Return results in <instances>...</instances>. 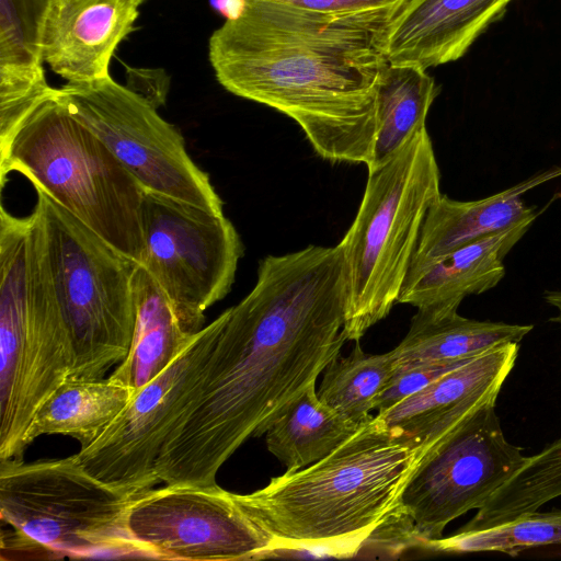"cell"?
<instances>
[{"instance_id": "cell-1", "label": "cell", "mask_w": 561, "mask_h": 561, "mask_svg": "<svg viewBox=\"0 0 561 561\" xmlns=\"http://www.w3.org/2000/svg\"><path fill=\"white\" fill-rule=\"evenodd\" d=\"M346 301L339 244L262 259L252 290L226 310L201 390L157 458L160 481L215 484L233 453L341 355Z\"/></svg>"}, {"instance_id": "cell-2", "label": "cell", "mask_w": 561, "mask_h": 561, "mask_svg": "<svg viewBox=\"0 0 561 561\" xmlns=\"http://www.w3.org/2000/svg\"><path fill=\"white\" fill-rule=\"evenodd\" d=\"M396 16L243 0L210 36L209 60L227 91L294 119L322 159L367 165Z\"/></svg>"}, {"instance_id": "cell-3", "label": "cell", "mask_w": 561, "mask_h": 561, "mask_svg": "<svg viewBox=\"0 0 561 561\" xmlns=\"http://www.w3.org/2000/svg\"><path fill=\"white\" fill-rule=\"evenodd\" d=\"M427 449L374 415L324 458L286 470L262 489L239 494L274 551L322 550L355 557L398 505Z\"/></svg>"}, {"instance_id": "cell-4", "label": "cell", "mask_w": 561, "mask_h": 561, "mask_svg": "<svg viewBox=\"0 0 561 561\" xmlns=\"http://www.w3.org/2000/svg\"><path fill=\"white\" fill-rule=\"evenodd\" d=\"M43 218L0 211V460L23 459L32 420L71 371Z\"/></svg>"}, {"instance_id": "cell-5", "label": "cell", "mask_w": 561, "mask_h": 561, "mask_svg": "<svg viewBox=\"0 0 561 561\" xmlns=\"http://www.w3.org/2000/svg\"><path fill=\"white\" fill-rule=\"evenodd\" d=\"M24 175L87 227L140 265L144 190L69 112L59 89L39 103L0 148V182Z\"/></svg>"}, {"instance_id": "cell-6", "label": "cell", "mask_w": 561, "mask_h": 561, "mask_svg": "<svg viewBox=\"0 0 561 561\" xmlns=\"http://www.w3.org/2000/svg\"><path fill=\"white\" fill-rule=\"evenodd\" d=\"M440 195L426 126L389 160L368 170L358 211L339 243L347 285V341H359L398 302L424 220Z\"/></svg>"}, {"instance_id": "cell-7", "label": "cell", "mask_w": 561, "mask_h": 561, "mask_svg": "<svg viewBox=\"0 0 561 561\" xmlns=\"http://www.w3.org/2000/svg\"><path fill=\"white\" fill-rule=\"evenodd\" d=\"M135 497L92 476L75 455L0 460L1 552L35 558L136 557L126 517Z\"/></svg>"}, {"instance_id": "cell-8", "label": "cell", "mask_w": 561, "mask_h": 561, "mask_svg": "<svg viewBox=\"0 0 561 561\" xmlns=\"http://www.w3.org/2000/svg\"><path fill=\"white\" fill-rule=\"evenodd\" d=\"M36 192L56 295L71 342L68 378H103L130 350L136 320L133 278L139 263Z\"/></svg>"}, {"instance_id": "cell-9", "label": "cell", "mask_w": 561, "mask_h": 561, "mask_svg": "<svg viewBox=\"0 0 561 561\" xmlns=\"http://www.w3.org/2000/svg\"><path fill=\"white\" fill-rule=\"evenodd\" d=\"M59 93L70 114L111 151L144 191L224 214L209 175L188 156L178 129L150 102L111 76L67 82Z\"/></svg>"}, {"instance_id": "cell-10", "label": "cell", "mask_w": 561, "mask_h": 561, "mask_svg": "<svg viewBox=\"0 0 561 561\" xmlns=\"http://www.w3.org/2000/svg\"><path fill=\"white\" fill-rule=\"evenodd\" d=\"M225 320L226 310L198 331L161 373L134 391L92 445L75 454L92 476L130 497L161 482L154 469L157 458L201 390Z\"/></svg>"}, {"instance_id": "cell-11", "label": "cell", "mask_w": 561, "mask_h": 561, "mask_svg": "<svg viewBox=\"0 0 561 561\" xmlns=\"http://www.w3.org/2000/svg\"><path fill=\"white\" fill-rule=\"evenodd\" d=\"M141 264L169 299L190 334L201 331L207 308L234 282L241 239L224 215L144 191Z\"/></svg>"}, {"instance_id": "cell-12", "label": "cell", "mask_w": 561, "mask_h": 561, "mask_svg": "<svg viewBox=\"0 0 561 561\" xmlns=\"http://www.w3.org/2000/svg\"><path fill=\"white\" fill-rule=\"evenodd\" d=\"M126 527L136 557L228 561L274 551L272 537L250 517L239 493L217 483L153 488L131 501Z\"/></svg>"}, {"instance_id": "cell-13", "label": "cell", "mask_w": 561, "mask_h": 561, "mask_svg": "<svg viewBox=\"0 0 561 561\" xmlns=\"http://www.w3.org/2000/svg\"><path fill=\"white\" fill-rule=\"evenodd\" d=\"M489 403L468 417L422 458L397 507L424 541L443 537L446 526L485 501L523 465Z\"/></svg>"}, {"instance_id": "cell-14", "label": "cell", "mask_w": 561, "mask_h": 561, "mask_svg": "<svg viewBox=\"0 0 561 561\" xmlns=\"http://www.w3.org/2000/svg\"><path fill=\"white\" fill-rule=\"evenodd\" d=\"M518 351L519 343L490 348L376 415L428 451L478 410L496 402Z\"/></svg>"}, {"instance_id": "cell-15", "label": "cell", "mask_w": 561, "mask_h": 561, "mask_svg": "<svg viewBox=\"0 0 561 561\" xmlns=\"http://www.w3.org/2000/svg\"><path fill=\"white\" fill-rule=\"evenodd\" d=\"M144 1L46 0L39 22L44 61L68 82L110 76L111 58Z\"/></svg>"}, {"instance_id": "cell-16", "label": "cell", "mask_w": 561, "mask_h": 561, "mask_svg": "<svg viewBox=\"0 0 561 561\" xmlns=\"http://www.w3.org/2000/svg\"><path fill=\"white\" fill-rule=\"evenodd\" d=\"M514 0H409L391 21L389 65L428 69L461 58Z\"/></svg>"}, {"instance_id": "cell-17", "label": "cell", "mask_w": 561, "mask_h": 561, "mask_svg": "<svg viewBox=\"0 0 561 561\" xmlns=\"http://www.w3.org/2000/svg\"><path fill=\"white\" fill-rule=\"evenodd\" d=\"M531 225L516 226L411 266L398 302L432 313L458 311L466 297L485 293L503 279L504 257Z\"/></svg>"}, {"instance_id": "cell-18", "label": "cell", "mask_w": 561, "mask_h": 561, "mask_svg": "<svg viewBox=\"0 0 561 561\" xmlns=\"http://www.w3.org/2000/svg\"><path fill=\"white\" fill-rule=\"evenodd\" d=\"M560 174L561 169L538 173L476 201L461 202L442 194L424 220L411 266L516 226L533 224L538 214L523 202L522 194Z\"/></svg>"}, {"instance_id": "cell-19", "label": "cell", "mask_w": 561, "mask_h": 561, "mask_svg": "<svg viewBox=\"0 0 561 561\" xmlns=\"http://www.w3.org/2000/svg\"><path fill=\"white\" fill-rule=\"evenodd\" d=\"M531 324L468 319L455 312L417 310L403 340L391 351L396 369L478 356L490 348L519 343Z\"/></svg>"}, {"instance_id": "cell-20", "label": "cell", "mask_w": 561, "mask_h": 561, "mask_svg": "<svg viewBox=\"0 0 561 561\" xmlns=\"http://www.w3.org/2000/svg\"><path fill=\"white\" fill-rule=\"evenodd\" d=\"M135 389L111 375L99 379L64 380L36 411L26 434L30 446L38 436L59 434L85 449L111 425Z\"/></svg>"}, {"instance_id": "cell-21", "label": "cell", "mask_w": 561, "mask_h": 561, "mask_svg": "<svg viewBox=\"0 0 561 561\" xmlns=\"http://www.w3.org/2000/svg\"><path fill=\"white\" fill-rule=\"evenodd\" d=\"M135 330L126 358L112 373L135 390L161 373L196 334H190L149 272L138 265L133 278Z\"/></svg>"}, {"instance_id": "cell-22", "label": "cell", "mask_w": 561, "mask_h": 561, "mask_svg": "<svg viewBox=\"0 0 561 561\" xmlns=\"http://www.w3.org/2000/svg\"><path fill=\"white\" fill-rule=\"evenodd\" d=\"M439 88L426 70L388 65L376 91V126L368 170L389 160L426 126L428 111Z\"/></svg>"}, {"instance_id": "cell-23", "label": "cell", "mask_w": 561, "mask_h": 561, "mask_svg": "<svg viewBox=\"0 0 561 561\" xmlns=\"http://www.w3.org/2000/svg\"><path fill=\"white\" fill-rule=\"evenodd\" d=\"M309 387L265 433L266 447L286 470H299L324 458L359 427Z\"/></svg>"}, {"instance_id": "cell-24", "label": "cell", "mask_w": 561, "mask_h": 561, "mask_svg": "<svg viewBox=\"0 0 561 561\" xmlns=\"http://www.w3.org/2000/svg\"><path fill=\"white\" fill-rule=\"evenodd\" d=\"M396 371L391 351L370 354L356 341L352 352L339 355L324 369L318 396L325 404L363 424L371 419L380 394L388 387Z\"/></svg>"}, {"instance_id": "cell-25", "label": "cell", "mask_w": 561, "mask_h": 561, "mask_svg": "<svg viewBox=\"0 0 561 561\" xmlns=\"http://www.w3.org/2000/svg\"><path fill=\"white\" fill-rule=\"evenodd\" d=\"M46 0H0V89L48 85L43 68L39 22Z\"/></svg>"}, {"instance_id": "cell-26", "label": "cell", "mask_w": 561, "mask_h": 561, "mask_svg": "<svg viewBox=\"0 0 561 561\" xmlns=\"http://www.w3.org/2000/svg\"><path fill=\"white\" fill-rule=\"evenodd\" d=\"M561 543V511L531 512L507 523L426 540L422 549L435 553L501 552L517 556L541 546Z\"/></svg>"}, {"instance_id": "cell-27", "label": "cell", "mask_w": 561, "mask_h": 561, "mask_svg": "<svg viewBox=\"0 0 561 561\" xmlns=\"http://www.w3.org/2000/svg\"><path fill=\"white\" fill-rule=\"evenodd\" d=\"M474 357L396 369L388 387L377 401L376 410L381 412L391 408L409 396L422 390L445 374L469 363Z\"/></svg>"}, {"instance_id": "cell-28", "label": "cell", "mask_w": 561, "mask_h": 561, "mask_svg": "<svg viewBox=\"0 0 561 561\" xmlns=\"http://www.w3.org/2000/svg\"><path fill=\"white\" fill-rule=\"evenodd\" d=\"M321 13L380 12L398 14L409 0H271Z\"/></svg>"}, {"instance_id": "cell-29", "label": "cell", "mask_w": 561, "mask_h": 561, "mask_svg": "<svg viewBox=\"0 0 561 561\" xmlns=\"http://www.w3.org/2000/svg\"><path fill=\"white\" fill-rule=\"evenodd\" d=\"M169 80L167 75L157 69H128L127 88L139 94L154 107L164 104Z\"/></svg>"}, {"instance_id": "cell-30", "label": "cell", "mask_w": 561, "mask_h": 561, "mask_svg": "<svg viewBox=\"0 0 561 561\" xmlns=\"http://www.w3.org/2000/svg\"><path fill=\"white\" fill-rule=\"evenodd\" d=\"M543 298L557 310V314L550 318V321L561 325V290H546Z\"/></svg>"}]
</instances>
